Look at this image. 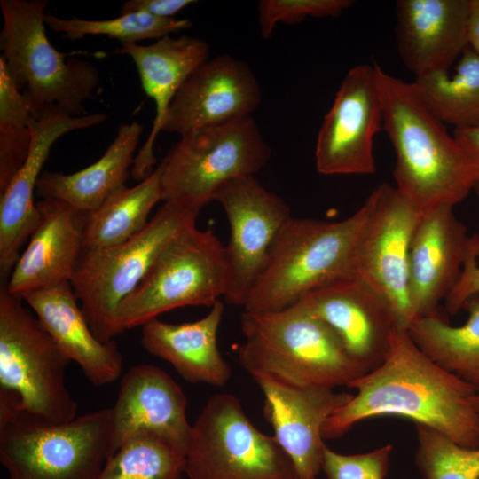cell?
<instances>
[{"instance_id":"6","label":"cell","mask_w":479,"mask_h":479,"mask_svg":"<svg viewBox=\"0 0 479 479\" xmlns=\"http://www.w3.org/2000/svg\"><path fill=\"white\" fill-rule=\"evenodd\" d=\"M114 453L110 408L66 423L26 411L0 418V461L9 479H98Z\"/></svg>"},{"instance_id":"38","label":"cell","mask_w":479,"mask_h":479,"mask_svg":"<svg viewBox=\"0 0 479 479\" xmlns=\"http://www.w3.org/2000/svg\"><path fill=\"white\" fill-rule=\"evenodd\" d=\"M467 43L479 54V0H468Z\"/></svg>"},{"instance_id":"23","label":"cell","mask_w":479,"mask_h":479,"mask_svg":"<svg viewBox=\"0 0 479 479\" xmlns=\"http://www.w3.org/2000/svg\"><path fill=\"white\" fill-rule=\"evenodd\" d=\"M115 53L127 55L133 60L143 90L155 104L153 128L136 155L130 172L134 179L141 181L153 172L157 161L154 143L162 131L172 100L188 76L209 59V45L199 37L167 35L149 45L121 44Z\"/></svg>"},{"instance_id":"7","label":"cell","mask_w":479,"mask_h":479,"mask_svg":"<svg viewBox=\"0 0 479 479\" xmlns=\"http://www.w3.org/2000/svg\"><path fill=\"white\" fill-rule=\"evenodd\" d=\"M180 137L159 165L162 201L198 213L229 182L255 177L271 155L252 116L204 127Z\"/></svg>"},{"instance_id":"14","label":"cell","mask_w":479,"mask_h":479,"mask_svg":"<svg viewBox=\"0 0 479 479\" xmlns=\"http://www.w3.org/2000/svg\"><path fill=\"white\" fill-rule=\"evenodd\" d=\"M226 213L230 238L224 246L228 265V304L243 307L266 263L271 245L292 217L290 207L255 177L234 179L216 194Z\"/></svg>"},{"instance_id":"1","label":"cell","mask_w":479,"mask_h":479,"mask_svg":"<svg viewBox=\"0 0 479 479\" xmlns=\"http://www.w3.org/2000/svg\"><path fill=\"white\" fill-rule=\"evenodd\" d=\"M357 394L326 421L324 439L342 436L357 422L397 416L431 428L467 447L479 446L478 389L424 354L398 329L383 363L349 385Z\"/></svg>"},{"instance_id":"11","label":"cell","mask_w":479,"mask_h":479,"mask_svg":"<svg viewBox=\"0 0 479 479\" xmlns=\"http://www.w3.org/2000/svg\"><path fill=\"white\" fill-rule=\"evenodd\" d=\"M185 474L189 479H299L275 437L260 431L229 393L211 396L192 425Z\"/></svg>"},{"instance_id":"32","label":"cell","mask_w":479,"mask_h":479,"mask_svg":"<svg viewBox=\"0 0 479 479\" xmlns=\"http://www.w3.org/2000/svg\"><path fill=\"white\" fill-rule=\"evenodd\" d=\"M33 119L26 96L0 56V193L27 157Z\"/></svg>"},{"instance_id":"17","label":"cell","mask_w":479,"mask_h":479,"mask_svg":"<svg viewBox=\"0 0 479 479\" xmlns=\"http://www.w3.org/2000/svg\"><path fill=\"white\" fill-rule=\"evenodd\" d=\"M106 119L102 113L71 116L57 106L34 117L27 157L0 193V275L4 281L9 279L22 247L38 225L40 213L34 193L51 147L62 136L98 125Z\"/></svg>"},{"instance_id":"3","label":"cell","mask_w":479,"mask_h":479,"mask_svg":"<svg viewBox=\"0 0 479 479\" xmlns=\"http://www.w3.org/2000/svg\"><path fill=\"white\" fill-rule=\"evenodd\" d=\"M373 197L340 221L291 217L280 229L244 311L272 312L297 304L322 287L355 274L357 247Z\"/></svg>"},{"instance_id":"12","label":"cell","mask_w":479,"mask_h":479,"mask_svg":"<svg viewBox=\"0 0 479 479\" xmlns=\"http://www.w3.org/2000/svg\"><path fill=\"white\" fill-rule=\"evenodd\" d=\"M377 64H361L344 76L319 129L315 161L323 175H373V138L383 129Z\"/></svg>"},{"instance_id":"5","label":"cell","mask_w":479,"mask_h":479,"mask_svg":"<svg viewBox=\"0 0 479 479\" xmlns=\"http://www.w3.org/2000/svg\"><path fill=\"white\" fill-rule=\"evenodd\" d=\"M48 0H1V57L32 114L57 106L71 116L85 115V101L95 96L99 71L91 62L68 58L50 43L44 16Z\"/></svg>"},{"instance_id":"27","label":"cell","mask_w":479,"mask_h":479,"mask_svg":"<svg viewBox=\"0 0 479 479\" xmlns=\"http://www.w3.org/2000/svg\"><path fill=\"white\" fill-rule=\"evenodd\" d=\"M467 321L450 325L437 310L415 319L407 332L436 364L479 390V294L464 304Z\"/></svg>"},{"instance_id":"37","label":"cell","mask_w":479,"mask_h":479,"mask_svg":"<svg viewBox=\"0 0 479 479\" xmlns=\"http://www.w3.org/2000/svg\"><path fill=\"white\" fill-rule=\"evenodd\" d=\"M196 3L193 0H129L122 4L120 12H145L158 18H174L188 5Z\"/></svg>"},{"instance_id":"15","label":"cell","mask_w":479,"mask_h":479,"mask_svg":"<svg viewBox=\"0 0 479 479\" xmlns=\"http://www.w3.org/2000/svg\"><path fill=\"white\" fill-rule=\"evenodd\" d=\"M298 303L326 323L367 373L383 363L395 333L403 329L389 301L356 274L310 292Z\"/></svg>"},{"instance_id":"16","label":"cell","mask_w":479,"mask_h":479,"mask_svg":"<svg viewBox=\"0 0 479 479\" xmlns=\"http://www.w3.org/2000/svg\"><path fill=\"white\" fill-rule=\"evenodd\" d=\"M261 102L259 82L247 63L222 54L208 59L188 76L170 104L162 131L183 137L252 116Z\"/></svg>"},{"instance_id":"13","label":"cell","mask_w":479,"mask_h":479,"mask_svg":"<svg viewBox=\"0 0 479 479\" xmlns=\"http://www.w3.org/2000/svg\"><path fill=\"white\" fill-rule=\"evenodd\" d=\"M371 195L373 206L357 244L355 274L389 301L400 326L407 330L413 320L408 296L409 251L422 212L387 183Z\"/></svg>"},{"instance_id":"10","label":"cell","mask_w":479,"mask_h":479,"mask_svg":"<svg viewBox=\"0 0 479 479\" xmlns=\"http://www.w3.org/2000/svg\"><path fill=\"white\" fill-rule=\"evenodd\" d=\"M23 300L0 287V391L21 409L52 423L76 417L65 379L70 362Z\"/></svg>"},{"instance_id":"18","label":"cell","mask_w":479,"mask_h":479,"mask_svg":"<svg viewBox=\"0 0 479 479\" xmlns=\"http://www.w3.org/2000/svg\"><path fill=\"white\" fill-rule=\"evenodd\" d=\"M251 376L264 396L263 414L273 436L291 459L299 479H317L326 446L323 427L353 395L328 388L292 386L265 374Z\"/></svg>"},{"instance_id":"4","label":"cell","mask_w":479,"mask_h":479,"mask_svg":"<svg viewBox=\"0 0 479 479\" xmlns=\"http://www.w3.org/2000/svg\"><path fill=\"white\" fill-rule=\"evenodd\" d=\"M240 365L296 387L347 386L367 372L336 333L299 303L272 312L243 311Z\"/></svg>"},{"instance_id":"21","label":"cell","mask_w":479,"mask_h":479,"mask_svg":"<svg viewBox=\"0 0 479 479\" xmlns=\"http://www.w3.org/2000/svg\"><path fill=\"white\" fill-rule=\"evenodd\" d=\"M40 220L9 279V293L26 294L71 282L83 249L87 213L54 199L36 201Z\"/></svg>"},{"instance_id":"24","label":"cell","mask_w":479,"mask_h":479,"mask_svg":"<svg viewBox=\"0 0 479 479\" xmlns=\"http://www.w3.org/2000/svg\"><path fill=\"white\" fill-rule=\"evenodd\" d=\"M22 300L51 338L81 367L91 384L102 387L122 374L123 358L115 342H103L92 332L70 282L26 294Z\"/></svg>"},{"instance_id":"20","label":"cell","mask_w":479,"mask_h":479,"mask_svg":"<svg viewBox=\"0 0 479 479\" xmlns=\"http://www.w3.org/2000/svg\"><path fill=\"white\" fill-rule=\"evenodd\" d=\"M181 387L158 366L139 364L122 376L111 407L113 447L139 433L157 435L186 454L192 425Z\"/></svg>"},{"instance_id":"19","label":"cell","mask_w":479,"mask_h":479,"mask_svg":"<svg viewBox=\"0 0 479 479\" xmlns=\"http://www.w3.org/2000/svg\"><path fill=\"white\" fill-rule=\"evenodd\" d=\"M467 227L453 207L421 214L412 234L408 264V296L412 322L438 310L456 285L463 266Z\"/></svg>"},{"instance_id":"30","label":"cell","mask_w":479,"mask_h":479,"mask_svg":"<svg viewBox=\"0 0 479 479\" xmlns=\"http://www.w3.org/2000/svg\"><path fill=\"white\" fill-rule=\"evenodd\" d=\"M185 453L164 438L139 433L107 459L98 479H181Z\"/></svg>"},{"instance_id":"35","label":"cell","mask_w":479,"mask_h":479,"mask_svg":"<svg viewBox=\"0 0 479 479\" xmlns=\"http://www.w3.org/2000/svg\"><path fill=\"white\" fill-rule=\"evenodd\" d=\"M392 445L386 444L372 452L342 454L326 445L322 470L327 479H384L388 474Z\"/></svg>"},{"instance_id":"22","label":"cell","mask_w":479,"mask_h":479,"mask_svg":"<svg viewBox=\"0 0 479 479\" xmlns=\"http://www.w3.org/2000/svg\"><path fill=\"white\" fill-rule=\"evenodd\" d=\"M468 0H399L396 39L415 76L450 71L467 43Z\"/></svg>"},{"instance_id":"33","label":"cell","mask_w":479,"mask_h":479,"mask_svg":"<svg viewBox=\"0 0 479 479\" xmlns=\"http://www.w3.org/2000/svg\"><path fill=\"white\" fill-rule=\"evenodd\" d=\"M416 430L415 460L425 479H479V446H463L427 426Z\"/></svg>"},{"instance_id":"2","label":"cell","mask_w":479,"mask_h":479,"mask_svg":"<svg viewBox=\"0 0 479 479\" xmlns=\"http://www.w3.org/2000/svg\"><path fill=\"white\" fill-rule=\"evenodd\" d=\"M383 130L396 154V188L420 212L453 207L474 191L479 160L428 107L412 82L379 67Z\"/></svg>"},{"instance_id":"34","label":"cell","mask_w":479,"mask_h":479,"mask_svg":"<svg viewBox=\"0 0 479 479\" xmlns=\"http://www.w3.org/2000/svg\"><path fill=\"white\" fill-rule=\"evenodd\" d=\"M352 0H261L257 6L260 35L271 37L279 22L293 25L306 18L339 17Z\"/></svg>"},{"instance_id":"31","label":"cell","mask_w":479,"mask_h":479,"mask_svg":"<svg viewBox=\"0 0 479 479\" xmlns=\"http://www.w3.org/2000/svg\"><path fill=\"white\" fill-rule=\"evenodd\" d=\"M45 25L62 37L79 40L87 35H106L121 44L155 41L171 33L190 28L188 19L158 18L145 12H130L106 20H86L77 17L59 18L46 12Z\"/></svg>"},{"instance_id":"40","label":"cell","mask_w":479,"mask_h":479,"mask_svg":"<svg viewBox=\"0 0 479 479\" xmlns=\"http://www.w3.org/2000/svg\"><path fill=\"white\" fill-rule=\"evenodd\" d=\"M475 412H476L478 422H479V390L477 391V394L475 398Z\"/></svg>"},{"instance_id":"8","label":"cell","mask_w":479,"mask_h":479,"mask_svg":"<svg viewBox=\"0 0 479 479\" xmlns=\"http://www.w3.org/2000/svg\"><path fill=\"white\" fill-rule=\"evenodd\" d=\"M200 213L164 202L146 226L128 240L109 247L82 249L71 285L95 335L103 342L118 335V305L140 283L163 248Z\"/></svg>"},{"instance_id":"26","label":"cell","mask_w":479,"mask_h":479,"mask_svg":"<svg viewBox=\"0 0 479 479\" xmlns=\"http://www.w3.org/2000/svg\"><path fill=\"white\" fill-rule=\"evenodd\" d=\"M142 133L143 127L137 122L120 125L113 142L91 165L70 174L43 171L37 194L43 199L61 200L87 214L95 211L125 186Z\"/></svg>"},{"instance_id":"36","label":"cell","mask_w":479,"mask_h":479,"mask_svg":"<svg viewBox=\"0 0 479 479\" xmlns=\"http://www.w3.org/2000/svg\"><path fill=\"white\" fill-rule=\"evenodd\" d=\"M476 294H479V232L468 238L460 276L444 300L446 311L458 313Z\"/></svg>"},{"instance_id":"28","label":"cell","mask_w":479,"mask_h":479,"mask_svg":"<svg viewBox=\"0 0 479 479\" xmlns=\"http://www.w3.org/2000/svg\"><path fill=\"white\" fill-rule=\"evenodd\" d=\"M161 174L158 166L137 185L121 188L87 214L83 249L115 246L140 232L149 222L153 207L162 200Z\"/></svg>"},{"instance_id":"9","label":"cell","mask_w":479,"mask_h":479,"mask_svg":"<svg viewBox=\"0 0 479 479\" xmlns=\"http://www.w3.org/2000/svg\"><path fill=\"white\" fill-rule=\"evenodd\" d=\"M224 246L212 230L192 225L170 241L134 291L117 307L118 334L185 306H212L225 295Z\"/></svg>"},{"instance_id":"39","label":"cell","mask_w":479,"mask_h":479,"mask_svg":"<svg viewBox=\"0 0 479 479\" xmlns=\"http://www.w3.org/2000/svg\"><path fill=\"white\" fill-rule=\"evenodd\" d=\"M453 135L461 140L479 160V127L468 130H454ZM474 192L479 198V180Z\"/></svg>"},{"instance_id":"25","label":"cell","mask_w":479,"mask_h":479,"mask_svg":"<svg viewBox=\"0 0 479 479\" xmlns=\"http://www.w3.org/2000/svg\"><path fill=\"white\" fill-rule=\"evenodd\" d=\"M224 310L218 300L206 316L193 322L153 318L142 326L141 344L151 355L169 362L186 381L222 387L232 373L217 345Z\"/></svg>"},{"instance_id":"29","label":"cell","mask_w":479,"mask_h":479,"mask_svg":"<svg viewBox=\"0 0 479 479\" xmlns=\"http://www.w3.org/2000/svg\"><path fill=\"white\" fill-rule=\"evenodd\" d=\"M430 111L454 130L479 127V54L468 45L454 73L436 71L412 82Z\"/></svg>"}]
</instances>
